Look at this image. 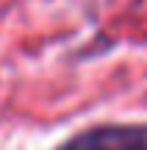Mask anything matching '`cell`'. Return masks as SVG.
<instances>
[{"instance_id":"1","label":"cell","mask_w":147,"mask_h":150,"mask_svg":"<svg viewBox=\"0 0 147 150\" xmlns=\"http://www.w3.org/2000/svg\"><path fill=\"white\" fill-rule=\"evenodd\" d=\"M56 150H147V125L106 122L83 128Z\"/></svg>"}]
</instances>
